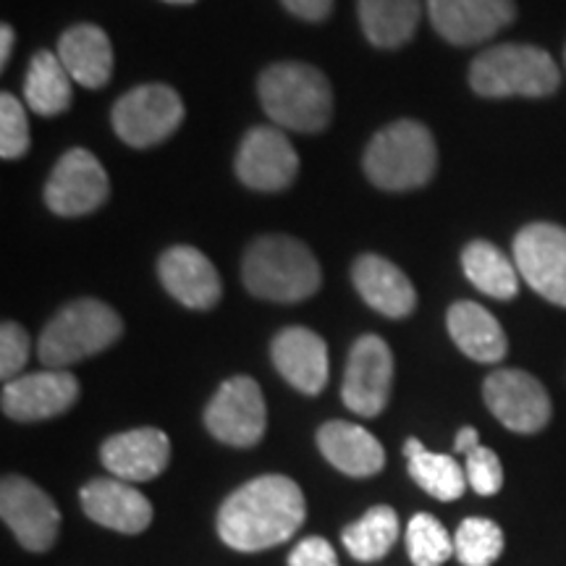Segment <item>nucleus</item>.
Instances as JSON below:
<instances>
[{
	"mask_svg": "<svg viewBox=\"0 0 566 566\" xmlns=\"http://www.w3.org/2000/svg\"><path fill=\"white\" fill-rule=\"evenodd\" d=\"M307 504L302 488L286 475H263L233 491L218 512V535L242 554L275 548L304 525Z\"/></svg>",
	"mask_w": 566,
	"mask_h": 566,
	"instance_id": "f257e3e1",
	"label": "nucleus"
},
{
	"mask_svg": "<svg viewBox=\"0 0 566 566\" xmlns=\"http://www.w3.org/2000/svg\"><path fill=\"white\" fill-rule=\"evenodd\" d=\"M260 103L283 129L315 134L334 116V92L323 71L310 63H273L258 82Z\"/></svg>",
	"mask_w": 566,
	"mask_h": 566,
	"instance_id": "f03ea898",
	"label": "nucleus"
},
{
	"mask_svg": "<svg viewBox=\"0 0 566 566\" xmlns=\"http://www.w3.org/2000/svg\"><path fill=\"white\" fill-rule=\"evenodd\" d=\"M242 279L268 302H302L321 289V265L307 244L292 237H263L244 254Z\"/></svg>",
	"mask_w": 566,
	"mask_h": 566,
	"instance_id": "7ed1b4c3",
	"label": "nucleus"
},
{
	"mask_svg": "<svg viewBox=\"0 0 566 566\" xmlns=\"http://www.w3.org/2000/svg\"><path fill=\"white\" fill-rule=\"evenodd\" d=\"M363 166L367 179L388 192L424 187L433 179L438 166L433 134L412 118L394 122L375 134Z\"/></svg>",
	"mask_w": 566,
	"mask_h": 566,
	"instance_id": "20e7f679",
	"label": "nucleus"
},
{
	"mask_svg": "<svg viewBox=\"0 0 566 566\" xmlns=\"http://www.w3.org/2000/svg\"><path fill=\"white\" fill-rule=\"evenodd\" d=\"M122 334V317L105 302H71L40 334L38 357L48 370H66L69 365L105 352Z\"/></svg>",
	"mask_w": 566,
	"mask_h": 566,
	"instance_id": "39448f33",
	"label": "nucleus"
},
{
	"mask_svg": "<svg viewBox=\"0 0 566 566\" xmlns=\"http://www.w3.org/2000/svg\"><path fill=\"white\" fill-rule=\"evenodd\" d=\"M558 69L543 48L495 45L470 66V84L483 97H546L558 90Z\"/></svg>",
	"mask_w": 566,
	"mask_h": 566,
	"instance_id": "423d86ee",
	"label": "nucleus"
},
{
	"mask_svg": "<svg viewBox=\"0 0 566 566\" xmlns=\"http://www.w3.org/2000/svg\"><path fill=\"white\" fill-rule=\"evenodd\" d=\"M113 132L132 147H153L166 142L184 122L179 92L168 84H142L113 105Z\"/></svg>",
	"mask_w": 566,
	"mask_h": 566,
	"instance_id": "0eeeda50",
	"label": "nucleus"
},
{
	"mask_svg": "<svg viewBox=\"0 0 566 566\" xmlns=\"http://www.w3.org/2000/svg\"><path fill=\"white\" fill-rule=\"evenodd\" d=\"M268 412L260 386L247 375H233L218 388L205 409V428L216 441L250 449L265 436Z\"/></svg>",
	"mask_w": 566,
	"mask_h": 566,
	"instance_id": "6e6552de",
	"label": "nucleus"
},
{
	"mask_svg": "<svg viewBox=\"0 0 566 566\" xmlns=\"http://www.w3.org/2000/svg\"><path fill=\"white\" fill-rule=\"evenodd\" d=\"M514 263L543 300L566 307V229L530 223L514 239Z\"/></svg>",
	"mask_w": 566,
	"mask_h": 566,
	"instance_id": "1a4fd4ad",
	"label": "nucleus"
},
{
	"mask_svg": "<svg viewBox=\"0 0 566 566\" xmlns=\"http://www.w3.org/2000/svg\"><path fill=\"white\" fill-rule=\"evenodd\" d=\"M394 384V354L380 336L357 338L346 359L342 399L359 417H378L388 405Z\"/></svg>",
	"mask_w": 566,
	"mask_h": 566,
	"instance_id": "9d476101",
	"label": "nucleus"
},
{
	"mask_svg": "<svg viewBox=\"0 0 566 566\" xmlns=\"http://www.w3.org/2000/svg\"><path fill=\"white\" fill-rule=\"evenodd\" d=\"M0 514L17 541L32 554L53 548L61 530V512L32 480L6 475L0 483Z\"/></svg>",
	"mask_w": 566,
	"mask_h": 566,
	"instance_id": "9b49d317",
	"label": "nucleus"
},
{
	"mask_svg": "<svg viewBox=\"0 0 566 566\" xmlns=\"http://www.w3.org/2000/svg\"><path fill=\"white\" fill-rule=\"evenodd\" d=\"M485 405L514 433L530 436L551 420V399L543 384L525 370H495L485 378Z\"/></svg>",
	"mask_w": 566,
	"mask_h": 566,
	"instance_id": "f8f14e48",
	"label": "nucleus"
},
{
	"mask_svg": "<svg viewBox=\"0 0 566 566\" xmlns=\"http://www.w3.org/2000/svg\"><path fill=\"white\" fill-rule=\"evenodd\" d=\"M111 181L101 160L84 147L63 153L45 187V202L55 216L74 218L97 210L108 200Z\"/></svg>",
	"mask_w": 566,
	"mask_h": 566,
	"instance_id": "ddd939ff",
	"label": "nucleus"
},
{
	"mask_svg": "<svg viewBox=\"0 0 566 566\" xmlns=\"http://www.w3.org/2000/svg\"><path fill=\"white\" fill-rule=\"evenodd\" d=\"M300 155L283 132L273 126H254L247 132L237 153V176L258 192H279L296 179Z\"/></svg>",
	"mask_w": 566,
	"mask_h": 566,
	"instance_id": "4468645a",
	"label": "nucleus"
},
{
	"mask_svg": "<svg viewBox=\"0 0 566 566\" xmlns=\"http://www.w3.org/2000/svg\"><path fill=\"white\" fill-rule=\"evenodd\" d=\"M80 399V380L69 370H42L13 378L3 388V412L19 422L51 420Z\"/></svg>",
	"mask_w": 566,
	"mask_h": 566,
	"instance_id": "2eb2a0df",
	"label": "nucleus"
},
{
	"mask_svg": "<svg viewBox=\"0 0 566 566\" xmlns=\"http://www.w3.org/2000/svg\"><path fill=\"white\" fill-rule=\"evenodd\" d=\"M430 24L454 45L491 40L516 17L514 0H428Z\"/></svg>",
	"mask_w": 566,
	"mask_h": 566,
	"instance_id": "dca6fc26",
	"label": "nucleus"
},
{
	"mask_svg": "<svg viewBox=\"0 0 566 566\" xmlns=\"http://www.w3.org/2000/svg\"><path fill=\"white\" fill-rule=\"evenodd\" d=\"M84 514L97 525L124 535H139L150 527L153 504L126 480L95 478L80 493Z\"/></svg>",
	"mask_w": 566,
	"mask_h": 566,
	"instance_id": "f3484780",
	"label": "nucleus"
},
{
	"mask_svg": "<svg viewBox=\"0 0 566 566\" xmlns=\"http://www.w3.org/2000/svg\"><path fill=\"white\" fill-rule=\"evenodd\" d=\"M101 459L113 478L126 483H147L171 462V441L158 428L126 430L103 443Z\"/></svg>",
	"mask_w": 566,
	"mask_h": 566,
	"instance_id": "a211bd4d",
	"label": "nucleus"
},
{
	"mask_svg": "<svg viewBox=\"0 0 566 566\" xmlns=\"http://www.w3.org/2000/svg\"><path fill=\"white\" fill-rule=\"evenodd\" d=\"M275 370L296 391L317 396L328 384V346L315 331L292 325L283 328L271 344Z\"/></svg>",
	"mask_w": 566,
	"mask_h": 566,
	"instance_id": "6ab92c4d",
	"label": "nucleus"
},
{
	"mask_svg": "<svg viewBox=\"0 0 566 566\" xmlns=\"http://www.w3.org/2000/svg\"><path fill=\"white\" fill-rule=\"evenodd\" d=\"M158 273L166 292L189 310L216 307L223 294L216 265L195 247L179 244L163 252Z\"/></svg>",
	"mask_w": 566,
	"mask_h": 566,
	"instance_id": "aec40b11",
	"label": "nucleus"
},
{
	"mask_svg": "<svg viewBox=\"0 0 566 566\" xmlns=\"http://www.w3.org/2000/svg\"><path fill=\"white\" fill-rule=\"evenodd\" d=\"M352 281L375 313L386 317H407L415 313L417 294L412 281L380 254H363L354 260Z\"/></svg>",
	"mask_w": 566,
	"mask_h": 566,
	"instance_id": "412c9836",
	"label": "nucleus"
},
{
	"mask_svg": "<svg viewBox=\"0 0 566 566\" xmlns=\"http://www.w3.org/2000/svg\"><path fill=\"white\" fill-rule=\"evenodd\" d=\"M317 446L323 457L349 478H373L386 464V451L378 438L354 422H325L317 430Z\"/></svg>",
	"mask_w": 566,
	"mask_h": 566,
	"instance_id": "4be33fe9",
	"label": "nucleus"
},
{
	"mask_svg": "<svg viewBox=\"0 0 566 566\" xmlns=\"http://www.w3.org/2000/svg\"><path fill=\"white\" fill-rule=\"evenodd\" d=\"M74 82L87 90L108 84L113 71V48L108 34L95 24H76L61 34L55 53Z\"/></svg>",
	"mask_w": 566,
	"mask_h": 566,
	"instance_id": "5701e85b",
	"label": "nucleus"
},
{
	"mask_svg": "<svg viewBox=\"0 0 566 566\" xmlns=\"http://www.w3.org/2000/svg\"><path fill=\"white\" fill-rule=\"evenodd\" d=\"M446 325L454 344L475 363H501L506 357V334L501 323L475 302H457L449 307Z\"/></svg>",
	"mask_w": 566,
	"mask_h": 566,
	"instance_id": "b1692460",
	"label": "nucleus"
},
{
	"mask_svg": "<svg viewBox=\"0 0 566 566\" xmlns=\"http://www.w3.org/2000/svg\"><path fill=\"white\" fill-rule=\"evenodd\" d=\"M359 24L375 48H401L415 38L422 17L420 0H357Z\"/></svg>",
	"mask_w": 566,
	"mask_h": 566,
	"instance_id": "393cba45",
	"label": "nucleus"
},
{
	"mask_svg": "<svg viewBox=\"0 0 566 566\" xmlns=\"http://www.w3.org/2000/svg\"><path fill=\"white\" fill-rule=\"evenodd\" d=\"M405 457L409 475L424 493L438 501H457L467 491V472L459 467L454 457L433 454L417 438H409L405 443Z\"/></svg>",
	"mask_w": 566,
	"mask_h": 566,
	"instance_id": "a878e982",
	"label": "nucleus"
},
{
	"mask_svg": "<svg viewBox=\"0 0 566 566\" xmlns=\"http://www.w3.org/2000/svg\"><path fill=\"white\" fill-rule=\"evenodd\" d=\"M462 268L472 286L493 296V300H512L520 292L516 265L491 242L467 244L462 252Z\"/></svg>",
	"mask_w": 566,
	"mask_h": 566,
	"instance_id": "bb28decb",
	"label": "nucleus"
},
{
	"mask_svg": "<svg viewBox=\"0 0 566 566\" xmlns=\"http://www.w3.org/2000/svg\"><path fill=\"white\" fill-rule=\"evenodd\" d=\"M24 97L38 116H59L71 105V76L59 55L40 51L30 63L24 82Z\"/></svg>",
	"mask_w": 566,
	"mask_h": 566,
	"instance_id": "cd10ccee",
	"label": "nucleus"
},
{
	"mask_svg": "<svg viewBox=\"0 0 566 566\" xmlns=\"http://www.w3.org/2000/svg\"><path fill=\"white\" fill-rule=\"evenodd\" d=\"M399 537V516L391 506H373L365 516L344 530L342 541L357 562H380Z\"/></svg>",
	"mask_w": 566,
	"mask_h": 566,
	"instance_id": "c85d7f7f",
	"label": "nucleus"
},
{
	"mask_svg": "<svg viewBox=\"0 0 566 566\" xmlns=\"http://www.w3.org/2000/svg\"><path fill=\"white\" fill-rule=\"evenodd\" d=\"M504 554V533L483 516H470L454 535V556L462 566H491Z\"/></svg>",
	"mask_w": 566,
	"mask_h": 566,
	"instance_id": "c756f323",
	"label": "nucleus"
},
{
	"mask_svg": "<svg viewBox=\"0 0 566 566\" xmlns=\"http://www.w3.org/2000/svg\"><path fill=\"white\" fill-rule=\"evenodd\" d=\"M407 554L415 566H443L454 556V541L433 514H415L407 527Z\"/></svg>",
	"mask_w": 566,
	"mask_h": 566,
	"instance_id": "7c9ffc66",
	"label": "nucleus"
},
{
	"mask_svg": "<svg viewBox=\"0 0 566 566\" xmlns=\"http://www.w3.org/2000/svg\"><path fill=\"white\" fill-rule=\"evenodd\" d=\"M27 150H30L27 111L17 97L3 92V95H0V158L17 160Z\"/></svg>",
	"mask_w": 566,
	"mask_h": 566,
	"instance_id": "2f4dec72",
	"label": "nucleus"
},
{
	"mask_svg": "<svg viewBox=\"0 0 566 566\" xmlns=\"http://www.w3.org/2000/svg\"><path fill=\"white\" fill-rule=\"evenodd\" d=\"M467 483L472 485V491L478 495H495L504 485V467L501 459L495 457V451L478 446L467 454Z\"/></svg>",
	"mask_w": 566,
	"mask_h": 566,
	"instance_id": "473e14b6",
	"label": "nucleus"
},
{
	"mask_svg": "<svg viewBox=\"0 0 566 566\" xmlns=\"http://www.w3.org/2000/svg\"><path fill=\"white\" fill-rule=\"evenodd\" d=\"M30 359V336L19 323H3L0 328V375L3 380L17 378Z\"/></svg>",
	"mask_w": 566,
	"mask_h": 566,
	"instance_id": "72a5a7b5",
	"label": "nucleus"
},
{
	"mask_svg": "<svg viewBox=\"0 0 566 566\" xmlns=\"http://www.w3.org/2000/svg\"><path fill=\"white\" fill-rule=\"evenodd\" d=\"M289 566H338L334 546L325 537H304L289 554Z\"/></svg>",
	"mask_w": 566,
	"mask_h": 566,
	"instance_id": "f704fd0d",
	"label": "nucleus"
},
{
	"mask_svg": "<svg viewBox=\"0 0 566 566\" xmlns=\"http://www.w3.org/2000/svg\"><path fill=\"white\" fill-rule=\"evenodd\" d=\"M281 3L304 21L328 19L331 9H334V0H281Z\"/></svg>",
	"mask_w": 566,
	"mask_h": 566,
	"instance_id": "c9c22d12",
	"label": "nucleus"
},
{
	"mask_svg": "<svg viewBox=\"0 0 566 566\" xmlns=\"http://www.w3.org/2000/svg\"><path fill=\"white\" fill-rule=\"evenodd\" d=\"M478 446H480V436H478L475 428H462V430H459L457 443H454L457 454H470V451L478 449Z\"/></svg>",
	"mask_w": 566,
	"mask_h": 566,
	"instance_id": "e433bc0d",
	"label": "nucleus"
},
{
	"mask_svg": "<svg viewBox=\"0 0 566 566\" xmlns=\"http://www.w3.org/2000/svg\"><path fill=\"white\" fill-rule=\"evenodd\" d=\"M11 48H13V30L9 24H3L0 27V66H6V63H9Z\"/></svg>",
	"mask_w": 566,
	"mask_h": 566,
	"instance_id": "4c0bfd02",
	"label": "nucleus"
},
{
	"mask_svg": "<svg viewBox=\"0 0 566 566\" xmlns=\"http://www.w3.org/2000/svg\"><path fill=\"white\" fill-rule=\"evenodd\" d=\"M166 3H195V0H166Z\"/></svg>",
	"mask_w": 566,
	"mask_h": 566,
	"instance_id": "58836bf2",
	"label": "nucleus"
},
{
	"mask_svg": "<svg viewBox=\"0 0 566 566\" xmlns=\"http://www.w3.org/2000/svg\"><path fill=\"white\" fill-rule=\"evenodd\" d=\"M564 61H566V51H564Z\"/></svg>",
	"mask_w": 566,
	"mask_h": 566,
	"instance_id": "ea45409f",
	"label": "nucleus"
}]
</instances>
